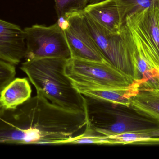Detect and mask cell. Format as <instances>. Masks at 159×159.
<instances>
[{
  "label": "cell",
  "instance_id": "cell-1",
  "mask_svg": "<svg viewBox=\"0 0 159 159\" xmlns=\"http://www.w3.org/2000/svg\"><path fill=\"white\" fill-rule=\"evenodd\" d=\"M67 61L58 58L35 59L25 61L20 69L27 75L38 94L65 109L85 112L84 96L75 89L65 74Z\"/></svg>",
  "mask_w": 159,
  "mask_h": 159
},
{
  "label": "cell",
  "instance_id": "cell-2",
  "mask_svg": "<svg viewBox=\"0 0 159 159\" xmlns=\"http://www.w3.org/2000/svg\"><path fill=\"white\" fill-rule=\"evenodd\" d=\"M84 99L87 120L85 129L92 133L108 136L152 128L146 126L150 120L139 118L130 107L86 96Z\"/></svg>",
  "mask_w": 159,
  "mask_h": 159
},
{
  "label": "cell",
  "instance_id": "cell-3",
  "mask_svg": "<svg viewBox=\"0 0 159 159\" xmlns=\"http://www.w3.org/2000/svg\"><path fill=\"white\" fill-rule=\"evenodd\" d=\"M83 13L91 34L107 61L136 81L135 63L141 56L127 25L125 23L118 32H111L98 24L88 14Z\"/></svg>",
  "mask_w": 159,
  "mask_h": 159
},
{
  "label": "cell",
  "instance_id": "cell-4",
  "mask_svg": "<svg viewBox=\"0 0 159 159\" xmlns=\"http://www.w3.org/2000/svg\"><path fill=\"white\" fill-rule=\"evenodd\" d=\"M65 73L73 86L124 88L136 82L108 63L73 58L67 61Z\"/></svg>",
  "mask_w": 159,
  "mask_h": 159
},
{
  "label": "cell",
  "instance_id": "cell-5",
  "mask_svg": "<svg viewBox=\"0 0 159 159\" xmlns=\"http://www.w3.org/2000/svg\"><path fill=\"white\" fill-rule=\"evenodd\" d=\"M133 41L140 56L154 69H159V5L126 17Z\"/></svg>",
  "mask_w": 159,
  "mask_h": 159
},
{
  "label": "cell",
  "instance_id": "cell-6",
  "mask_svg": "<svg viewBox=\"0 0 159 159\" xmlns=\"http://www.w3.org/2000/svg\"><path fill=\"white\" fill-rule=\"evenodd\" d=\"M26 61L46 58H71L65 32L57 21L49 26L33 25L24 28Z\"/></svg>",
  "mask_w": 159,
  "mask_h": 159
},
{
  "label": "cell",
  "instance_id": "cell-7",
  "mask_svg": "<svg viewBox=\"0 0 159 159\" xmlns=\"http://www.w3.org/2000/svg\"><path fill=\"white\" fill-rule=\"evenodd\" d=\"M66 18L69 24L64 30L72 58L109 63L91 34L83 11L73 13Z\"/></svg>",
  "mask_w": 159,
  "mask_h": 159
},
{
  "label": "cell",
  "instance_id": "cell-8",
  "mask_svg": "<svg viewBox=\"0 0 159 159\" xmlns=\"http://www.w3.org/2000/svg\"><path fill=\"white\" fill-rule=\"evenodd\" d=\"M26 52L24 30L19 25L0 19V59L17 65Z\"/></svg>",
  "mask_w": 159,
  "mask_h": 159
},
{
  "label": "cell",
  "instance_id": "cell-9",
  "mask_svg": "<svg viewBox=\"0 0 159 159\" xmlns=\"http://www.w3.org/2000/svg\"><path fill=\"white\" fill-rule=\"evenodd\" d=\"M83 11L98 24L111 32H118L123 25L117 0H104L89 4Z\"/></svg>",
  "mask_w": 159,
  "mask_h": 159
},
{
  "label": "cell",
  "instance_id": "cell-10",
  "mask_svg": "<svg viewBox=\"0 0 159 159\" xmlns=\"http://www.w3.org/2000/svg\"><path fill=\"white\" fill-rule=\"evenodd\" d=\"M73 87L83 96L130 107L131 99L137 93L140 86L136 82L133 86L124 88Z\"/></svg>",
  "mask_w": 159,
  "mask_h": 159
},
{
  "label": "cell",
  "instance_id": "cell-11",
  "mask_svg": "<svg viewBox=\"0 0 159 159\" xmlns=\"http://www.w3.org/2000/svg\"><path fill=\"white\" fill-rule=\"evenodd\" d=\"M130 107L137 115L159 124V88H139L131 99Z\"/></svg>",
  "mask_w": 159,
  "mask_h": 159
},
{
  "label": "cell",
  "instance_id": "cell-12",
  "mask_svg": "<svg viewBox=\"0 0 159 159\" xmlns=\"http://www.w3.org/2000/svg\"><path fill=\"white\" fill-rule=\"evenodd\" d=\"M32 90L27 78L13 79L0 93V107L14 109L31 98Z\"/></svg>",
  "mask_w": 159,
  "mask_h": 159
},
{
  "label": "cell",
  "instance_id": "cell-13",
  "mask_svg": "<svg viewBox=\"0 0 159 159\" xmlns=\"http://www.w3.org/2000/svg\"><path fill=\"white\" fill-rule=\"evenodd\" d=\"M148 129L111 136H101L100 145L138 144L140 142L151 138L147 133Z\"/></svg>",
  "mask_w": 159,
  "mask_h": 159
},
{
  "label": "cell",
  "instance_id": "cell-14",
  "mask_svg": "<svg viewBox=\"0 0 159 159\" xmlns=\"http://www.w3.org/2000/svg\"><path fill=\"white\" fill-rule=\"evenodd\" d=\"M122 24L129 15L144 10L152 6L159 5V0H117Z\"/></svg>",
  "mask_w": 159,
  "mask_h": 159
},
{
  "label": "cell",
  "instance_id": "cell-15",
  "mask_svg": "<svg viewBox=\"0 0 159 159\" xmlns=\"http://www.w3.org/2000/svg\"><path fill=\"white\" fill-rule=\"evenodd\" d=\"M55 7L58 18H66L69 15L84 10L89 0H55Z\"/></svg>",
  "mask_w": 159,
  "mask_h": 159
},
{
  "label": "cell",
  "instance_id": "cell-16",
  "mask_svg": "<svg viewBox=\"0 0 159 159\" xmlns=\"http://www.w3.org/2000/svg\"><path fill=\"white\" fill-rule=\"evenodd\" d=\"M16 74L15 65L0 59V93L13 79Z\"/></svg>",
  "mask_w": 159,
  "mask_h": 159
},
{
  "label": "cell",
  "instance_id": "cell-17",
  "mask_svg": "<svg viewBox=\"0 0 159 159\" xmlns=\"http://www.w3.org/2000/svg\"><path fill=\"white\" fill-rule=\"evenodd\" d=\"M147 133L151 138H159V127L151 128L148 129Z\"/></svg>",
  "mask_w": 159,
  "mask_h": 159
},
{
  "label": "cell",
  "instance_id": "cell-18",
  "mask_svg": "<svg viewBox=\"0 0 159 159\" xmlns=\"http://www.w3.org/2000/svg\"><path fill=\"white\" fill-rule=\"evenodd\" d=\"M144 144H159V138H152L147 140L144 143Z\"/></svg>",
  "mask_w": 159,
  "mask_h": 159
},
{
  "label": "cell",
  "instance_id": "cell-19",
  "mask_svg": "<svg viewBox=\"0 0 159 159\" xmlns=\"http://www.w3.org/2000/svg\"><path fill=\"white\" fill-rule=\"evenodd\" d=\"M89 4H93L104 1V0H89Z\"/></svg>",
  "mask_w": 159,
  "mask_h": 159
},
{
  "label": "cell",
  "instance_id": "cell-20",
  "mask_svg": "<svg viewBox=\"0 0 159 159\" xmlns=\"http://www.w3.org/2000/svg\"><path fill=\"white\" fill-rule=\"evenodd\" d=\"M157 72H158L159 75V69H158Z\"/></svg>",
  "mask_w": 159,
  "mask_h": 159
}]
</instances>
